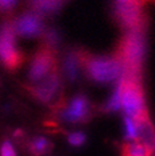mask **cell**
I'll return each mask as SVG.
<instances>
[{
  "instance_id": "obj_1",
  "label": "cell",
  "mask_w": 155,
  "mask_h": 156,
  "mask_svg": "<svg viewBox=\"0 0 155 156\" xmlns=\"http://www.w3.org/2000/svg\"><path fill=\"white\" fill-rule=\"evenodd\" d=\"M145 52V32H125V35L119 40L115 52L113 55L122 65V77L128 78V80L142 81Z\"/></svg>"
},
{
  "instance_id": "obj_2",
  "label": "cell",
  "mask_w": 155,
  "mask_h": 156,
  "mask_svg": "<svg viewBox=\"0 0 155 156\" xmlns=\"http://www.w3.org/2000/svg\"><path fill=\"white\" fill-rule=\"evenodd\" d=\"M77 52L81 66L89 80L98 83H109L121 80L123 68L114 56H94L83 50H77Z\"/></svg>"
},
{
  "instance_id": "obj_3",
  "label": "cell",
  "mask_w": 155,
  "mask_h": 156,
  "mask_svg": "<svg viewBox=\"0 0 155 156\" xmlns=\"http://www.w3.org/2000/svg\"><path fill=\"white\" fill-rule=\"evenodd\" d=\"M150 0H113L112 14L114 20L125 32H146L149 16L143 10Z\"/></svg>"
},
{
  "instance_id": "obj_4",
  "label": "cell",
  "mask_w": 155,
  "mask_h": 156,
  "mask_svg": "<svg viewBox=\"0 0 155 156\" xmlns=\"http://www.w3.org/2000/svg\"><path fill=\"white\" fill-rule=\"evenodd\" d=\"M122 86V108L128 118L135 120L148 113L145 104V95L142 81L128 80L121 77Z\"/></svg>"
},
{
  "instance_id": "obj_5",
  "label": "cell",
  "mask_w": 155,
  "mask_h": 156,
  "mask_svg": "<svg viewBox=\"0 0 155 156\" xmlns=\"http://www.w3.org/2000/svg\"><path fill=\"white\" fill-rule=\"evenodd\" d=\"M15 29L13 23L0 25V62L11 72H15L25 61V56L15 46Z\"/></svg>"
},
{
  "instance_id": "obj_6",
  "label": "cell",
  "mask_w": 155,
  "mask_h": 156,
  "mask_svg": "<svg viewBox=\"0 0 155 156\" xmlns=\"http://www.w3.org/2000/svg\"><path fill=\"white\" fill-rule=\"evenodd\" d=\"M57 68H59V62L56 57V50L42 45L32 57L29 71V80L32 83H37Z\"/></svg>"
},
{
  "instance_id": "obj_7",
  "label": "cell",
  "mask_w": 155,
  "mask_h": 156,
  "mask_svg": "<svg viewBox=\"0 0 155 156\" xmlns=\"http://www.w3.org/2000/svg\"><path fill=\"white\" fill-rule=\"evenodd\" d=\"M60 116L70 123H86L92 118V105L85 94H77L60 112Z\"/></svg>"
},
{
  "instance_id": "obj_8",
  "label": "cell",
  "mask_w": 155,
  "mask_h": 156,
  "mask_svg": "<svg viewBox=\"0 0 155 156\" xmlns=\"http://www.w3.org/2000/svg\"><path fill=\"white\" fill-rule=\"evenodd\" d=\"M15 32L23 37H38L44 35V23L41 15L35 11H27L19 16L13 23Z\"/></svg>"
},
{
  "instance_id": "obj_9",
  "label": "cell",
  "mask_w": 155,
  "mask_h": 156,
  "mask_svg": "<svg viewBox=\"0 0 155 156\" xmlns=\"http://www.w3.org/2000/svg\"><path fill=\"white\" fill-rule=\"evenodd\" d=\"M134 123L137 128V140L148 149L151 156H155V126L150 120L149 113L135 119Z\"/></svg>"
},
{
  "instance_id": "obj_10",
  "label": "cell",
  "mask_w": 155,
  "mask_h": 156,
  "mask_svg": "<svg viewBox=\"0 0 155 156\" xmlns=\"http://www.w3.org/2000/svg\"><path fill=\"white\" fill-rule=\"evenodd\" d=\"M67 0H30L32 10L38 15H51L59 11Z\"/></svg>"
},
{
  "instance_id": "obj_11",
  "label": "cell",
  "mask_w": 155,
  "mask_h": 156,
  "mask_svg": "<svg viewBox=\"0 0 155 156\" xmlns=\"http://www.w3.org/2000/svg\"><path fill=\"white\" fill-rule=\"evenodd\" d=\"M53 149V144L44 136H34L27 141V151L31 156H45Z\"/></svg>"
},
{
  "instance_id": "obj_12",
  "label": "cell",
  "mask_w": 155,
  "mask_h": 156,
  "mask_svg": "<svg viewBox=\"0 0 155 156\" xmlns=\"http://www.w3.org/2000/svg\"><path fill=\"white\" fill-rule=\"evenodd\" d=\"M82 68L80 56L77 51H70L65 58L63 62V71L66 73V77L70 81H76L78 78L80 69Z\"/></svg>"
},
{
  "instance_id": "obj_13",
  "label": "cell",
  "mask_w": 155,
  "mask_h": 156,
  "mask_svg": "<svg viewBox=\"0 0 155 156\" xmlns=\"http://www.w3.org/2000/svg\"><path fill=\"white\" fill-rule=\"evenodd\" d=\"M121 155L122 156H151L148 149L139 143L138 140L135 141H125L122 144L121 147Z\"/></svg>"
},
{
  "instance_id": "obj_14",
  "label": "cell",
  "mask_w": 155,
  "mask_h": 156,
  "mask_svg": "<svg viewBox=\"0 0 155 156\" xmlns=\"http://www.w3.org/2000/svg\"><path fill=\"white\" fill-rule=\"evenodd\" d=\"M119 108H122V86L121 82L118 81L117 87H115L112 97L109 98L108 103L104 107L106 112H117L119 110Z\"/></svg>"
},
{
  "instance_id": "obj_15",
  "label": "cell",
  "mask_w": 155,
  "mask_h": 156,
  "mask_svg": "<svg viewBox=\"0 0 155 156\" xmlns=\"http://www.w3.org/2000/svg\"><path fill=\"white\" fill-rule=\"evenodd\" d=\"M42 36H44V45L49 46L52 50L57 48V46L60 44V34L56 29L51 27V29L45 30Z\"/></svg>"
},
{
  "instance_id": "obj_16",
  "label": "cell",
  "mask_w": 155,
  "mask_h": 156,
  "mask_svg": "<svg viewBox=\"0 0 155 156\" xmlns=\"http://www.w3.org/2000/svg\"><path fill=\"white\" fill-rule=\"evenodd\" d=\"M124 124H125V141H135L137 140V128H135L134 120L125 116Z\"/></svg>"
},
{
  "instance_id": "obj_17",
  "label": "cell",
  "mask_w": 155,
  "mask_h": 156,
  "mask_svg": "<svg viewBox=\"0 0 155 156\" xmlns=\"http://www.w3.org/2000/svg\"><path fill=\"white\" fill-rule=\"evenodd\" d=\"M67 140H68L70 145H72V146H81V145H83L86 143L87 138H86V135L83 133L76 131V133H71L68 135Z\"/></svg>"
},
{
  "instance_id": "obj_18",
  "label": "cell",
  "mask_w": 155,
  "mask_h": 156,
  "mask_svg": "<svg viewBox=\"0 0 155 156\" xmlns=\"http://www.w3.org/2000/svg\"><path fill=\"white\" fill-rule=\"evenodd\" d=\"M0 155L2 156H16V152L14 150V146L10 141L4 140L2 146H0Z\"/></svg>"
},
{
  "instance_id": "obj_19",
  "label": "cell",
  "mask_w": 155,
  "mask_h": 156,
  "mask_svg": "<svg viewBox=\"0 0 155 156\" xmlns=\"http://www.w3.org/2000/svg\"><path fill=\"white\" fill-rule=\"evenodd\" d=\"M17 0H0V12H6L14 9Z\"/></svg>"
}]
</instances>
